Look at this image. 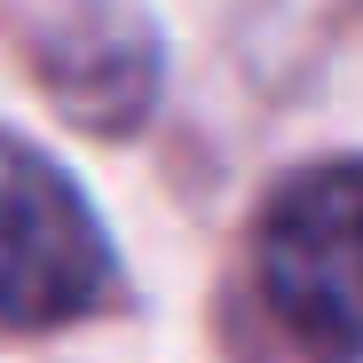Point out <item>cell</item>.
<instances>
[{
  "mask_svg": "<svg viewBox=\"0 0 363 363\" xmlns=\"http://www.w3.org/2000/svg\"><path fill=\"white\" fill-rule=\"evenodd\" d=\"M253 277L316 363L363 355V158H316L261 198Z\"/></svg>",
  "mask_w": 363,
  "mask_h": 363,
  "instance_id": "cell-1",
  "label": "cell"
},
{
  "mask_svg": "<svg viewBox=\"0 0 363 363\" xmlns=\"http://www.w3.org/2000/svg\"><path fill=\"white\" fill-rule=\"evenodd\" d=\"M118 292V253L64 158L0 127V332H64Z\"/></svg>",
  "mask_w": 363,
  "mask_h": 363,
  "instance_id": "cell-2",
  "label": "cell"
},
{
  "mask_svg": "<svg viewBox=\"0 0 363 363\" xmlns=\"http://www.w3.org/2000/svg\"><path fill=\"white\" fill-rule=\"evenodd\" d=\"M32 64L64 118L87 135H127L158 103L166 40L135 0H55L32 32Z\"/></svg>",
  "mask_w": 363,
  "mask_h": 363,
  "instance_id": "cell-3",
  "label": "cell"
}]
</instances>
